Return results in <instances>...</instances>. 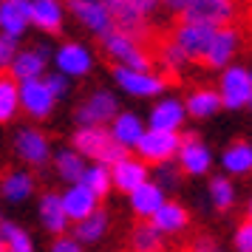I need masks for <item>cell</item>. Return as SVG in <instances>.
Listing matches in <instances>:
<instances>
[{
    "label": "cell",
    "mask_w": 252,
    "mask_h": 252,
    "mask_svg": "<svg viewBox=\"0 0 252 252\" xmlns=\"http://www.w3.org/2000/svg\"><path fill=\"white\" fill-rule=\"evenodd\" d=\"M71 145L80 150V153L91 156V159H96L99 164H114V161L127 159V156H130L127 145H122L114 133H108V130H105V125H91V127H82V130H77V133H74V139H71Z\"/></svg>",
    "instance_id": "cell-1"
},
{
    "label": "cell",
    "mask_w": 252,
    "mask_h": 252,
    "mask_svg": "<svg viewBox=\"0 0 252 252\" xmlns=\"http://www.w3.org/2000/svg\"><path fill=\"white\" fill-rule=\"evenodd\" d=\"M170 34H173V43H176L179 51L184 54V60L193 63V65H201L207 48L213 43L216 26L190 23V20H170Z\"/></svg>",
    "instance_id": "cell-2"
},
{
    "label": "cell",
    "mask_w": 252,
    "mask_h": 252,
    "mask_svg": "<svg viewBox=\"0 0 252 252\" xmlns=\"http://www.w3.org/2000/svg\"><path fill=\"white\" fill-rule=\"evenodd\" d=\"M179 150V133L176 130H159L153 127L150 133H142L136 139V153L142 164H167Z\"/></svg>",
    "instance_id": "cell-3"
},
{
    "label": "cell",
    "mask_w": 252,
    "mask_h": 252,
    "mask_svg": "<svg viewBox=\"0 0 252 252\" xmlns=\"http://www.w3.org/2000/svg\"><path fill=\"white\" fill-rule=\"evenodd\" d=\"M102 65L111 74L116 77V82L130 94H139V96H150V94H159L164 85L156 74H148V71H133V68H125V65H119L114 60H102Z\"/></svg>",
    "instance_id": "cell-4"
},
{
    "label": "cell",
    "mask_w": 252,
    "mask_h": 252,
    "mask_svg": "<svg viewBox=\"0 0 252 252\" xmlns=\"http://www.w3.org/2000/svg\"><path fill=\"white\" fill-rule=\"evenodd\" d=\"M54 94L48 91L46 82L34 80H23V88H20V105H23V111L32 119H46L51 114V108H54Z\"/></svg>",
    "instance_id": "cell-5"
},
{
    "label": "cell",
    "mask_w": 252,
    "mask_h": 252,
    "mask_svg": "<svg viewBox=\"0 0 252 252\" xmlns=\"http://www.w3.org/2000/svg\"><path fill=\"white\" fill-rule=\"evenodd\" d=\"M179 167L184 170V176H198L210 167V153L193 130L179 133Z\"/></svg>",
    "instance_id": "cell-6"
},
{
    "label": "cell",
    "mask_w": 252,
    "mask_h": 252,
    "mask_svg": "<svg viewBox=\"0 0 252 252\" xmlns=\"http://www.w3.org/2000/svg\"><path fill=\"white\" fill-rule=\"evenodd\" d=\"M125 252H170V247L161 238V229H156V224L148 221V216H139L133 221L130 241H127Z\"/></svg>",
    "instance_id": "cell-7"
},
{
    "label": "cell",
    "mask_w": 252,
    "mask_h": 252,
    "mask_svg": "<svg viewBox=\"0 0 252 252\" xmlns=\"http://www.w3.org/2000/svg\"><path fill=\"white\" fill-rule=\"evenodd\" d=\"M252 94V77L244 68H227L221 77V105L241 108L250 102Z\"/></svg>",
    "instance_id": "cell-8"
},
{
    "label": "cell",
    "mask_w": 252,
    "mask_h": 252,
    "mask_svg": "<svg viewBox=\"0 0 252 252\" xmlns=\"http://www.w3.org/2000/svg\"><path fill=\"white\" fill-rule=\"evenodd\" d=\"M63 3H65L91 32H96V34H105V32L114 29V26H111V14H108L102 0H63Z\"/></svg>",
    "instance_id": "cell-9"
},
{
    "label": "cell",
    "mask_w": 252,
    "mask_h": 252,
    "mask_svg": "<svg viewBox=\"0 0 252 252\" xmlns=\"http://www.w3.org/2000/svg\"><path fill=\"white\" fill-rule=\"evenodd\" d=\"M77 122L82 127H91V125H108L111 119L116 116V99L111 94H94L88 102L77 108Z\"/></svg>",
    "instance_id": "cell-10"
},
{
    "label": "cell",
    "mask_w": 252,
    "mask_h": 252,
    "mask_svg": "<svg viewBox=\"0 0 252 252\" xmlns=\"http://www.w3.org/2000/svg\"><path fill=\"white\" fill-rule=\"evenodd\" d=\"M29 20H32V3L29 0H0V26L6 34H23Z\"/></svg>",
    "instance_id": "cell-11"
},
{
    "label": "cell",
    "mask_w": 252,
    "mask_h": 252,
    "mask_svg": "<svg viewBox=\"0 0 252 252\" xmlns=\"http://www.w3.org/2000/svg\"><path fill=\"white\" fill-rule=\"evenodd\" d=\"M111 179H114V184L122 193H133L139 184L148 179V170H145L142 161H136L133 156H127V159H119L111 164Z\"/></svg>",
    "instance_id": "cell-12"
},
{
    "label": "cell",
    "mask_w": 252,
    "mask_h": 252,
    "mask_svg": "<svg viewBox=\"0 0 252 252\" xmlns=\"http://www.w3.org/2000/svg\"><path fill=\"white\" fill-rule=\"evenodd\" d=\"M94 207H96V195L91 193L88 184H82V182H77V187L71 193H65V198H63V210L74 221H82L88 213H94Z\"/></svg>",
    "instance_id": "cell-13"
},
{
    "label": "cell",
    "mask_w": 252,
    "mask_h": 252,
    "mask_svg": "<svg viewBox=\"0 0 252 252\" xmlns=\"http://www.w3.org/2000/svg\"><path fill=\"white\" fill-rule=\"evenodd\" d=\"M20 91H17V77L9 65H0V125H6L17 111Z\"/></svg>",
    "instance_id": "cell-14"
},
{
    "label": "cell",
    "mask_w": 252,
    "mask_h": 252,
    "mask_svg": "<svg viewBox=\"0 0 252 252\" xmlns=\"http://www.w3.org/2000/svg\"><path fill=\"white\" fill-rule=\"evenodd\" d=\"M150 221L156 224V229H161V232H179V229H184L187 224H190V213L184 210L182 204H176V201H161L159 210L150 216Z\"/></svg>",
    "instance_id": "cell-15"
},
{
    "label": "cell",
    "mask_w": 252,
    "mask_h": 252,
    "mask_svg": "<svg viewBox=\"0 0 252 252\" xmlns=\"http://www.w3.org/2000/svg\"><path fill=\"white\" fill-rule=\"evenodd\" d=\"M32 23L40 26L46 34L60 37L63 32V14H60V6L54 0H34L32 3Z\"/></svg>",
    "instance_id": "cell-16"
},
{
    "label": "cell",
    "mask_w": 252,
    "mask_h": 252,
    "mask_svg": "<svg viewBox=\"0 0 252 252\" xmlns=\"http://www.w3.org/2000/svg\"><path fill=\"white\" fill-rule=\"evenodd\" d=\"M17 150H20V156H23L29 164L40 167V164L48 159V139L43 136L40 130H23V133L17 136Z\"/></svg>",
    "instance_id": "cell-17"
},
{
    "label": "cell",
    "mask_w": 252,
    "mask_h": 252,
    "mask_svg": "<svg viewBox=\"0 0 252 252\" xmlns=\"http://www.w3.org/2000/svg\"><path fill=\"white\" fill-rule=\"evenodd\" d=\"M187 114L195 116V119H201V116H210L213 111L221 108V94L216 88H210V85H198L190 96H187Z\"/></svg>",
    "instance_id": "cell-18"
},
{
    "label": "cell",
    "mask_w": 252,
    "mask_h": 252,
    "mask_svg": "<svg viewBox=\"0 0 252 252\" xmlns=\"http://www.w3.org/2000/svg\"><path fill=\"white\" fill-rule=\"evenodd\" d=\"M224 167L229 173H252V148L247 145L244 136H235L229 142V148L224 150Z\"/></svg>",
    "instance_id": "cell-19"
},
{
    "label": "cell",
    "mask_w": 252,
    "mask_h": 252,
    "mask_svg": "<svg viewBox=\"0 0 252 252\" xmlns=\"http://www.w3.org/2000/svg\"><path fill=\"white\" fill-rule=\"evenodd\" d=\"M57 63H60V68L68 71V74H85V71L91 68V60L85 54V48H80L77 43H65V46L60 48Z\"/></svg>",
    "instance_id": "cell-20"
},
{
    "label": "cell",
    "mask_w": 252,
    "mask_h": 252,
    "mask_svg": "<svg viewBox=\"0 0 252 252\" xmlns=\"http://www.w3.org/2000/svg\"><path fill=\"white\" fill-rule=\"evenodd\" d=\"M43 65H46V60L40 57L37 51H23V54H14V60L9 63V68L17 80H34L43 74Z\"/></svg>",
    "instance_id": "cell-21"
},
{
    "label": "cell",
    "mask_w": 252,
    "mask_h": 252,
    "mask_svg": "<svg viewBox=\"0 0 252 252\" xmlns=\"http://www.w3.org/2000/svg\"><path fill=\"white\" fill-rule=\"evenodd\" d=\"M130 195H133V210H136V216H153L161 204V190L156 184H148V182H142Z\"/></svg>",
    "instance_id": "cell-22"
},
{
    "label": "cell",
    "mask_w": 252,
    "mask_h": 252,
    "mask_svg": "<svg viewBox=\"0 0 252 252\" xmlns=\"http://www.w3.org/2000/svg\"><path fill=\"white\" fill-rule=\"evenodd\" d=\"M184 122V108L179 102H161L156 105V111L150 116V125L159 130H176Z\"/></svg>",
    "instance_id": "cell-23"
},
{
    "label": "cell",
    "mask_w": 252,
    "mask_h": 252,
    "mask_svg": "<svg viewBox=\"0 0 252 252\" xmlns=\"http://www.w3.org/2000/svg\"><path fill=\"white\" fill-rule=\"evenodd\" d=\"M40 210H43V221H46V227L51 229V232H63L65 229V210H63V198H60L57 193H46L43 195V204H40Z\"/></svg>",
    "instance_id": "cell-24"
},
{
    "label": "cell",
    "mask_w": 252,
    "mask_h": 252,
    "mask_svg": "<svg viewBox=\"0 0 252 252\" xmlns=\"http://www.w3.org/2000/svg\"><path fill=\"white\" fill-rule=\"evenodd\" d=\"M0 190L6 198H26V195L32 193V179L23 176V173H14V170H0Z\"/></svg>",
    "instance_id": "cell-25"
},
{
    "label": "cell",
    "mask_w": 252,
    "mask_h": 252,
    "mask_svg": "<svg viewBox=\"0 0 252 252\" xmlns=\"http://www.w3.org/2000/svg\"><path fill=\"white\" fill-rule=\"evenodd\" d=\"M105 224H108V216H105L102 207H94V213H88V216L82 218V221H77V238L80 241H96L99 235H102Z\"/></svg>",
    "instance_id": "cell-26"
},
{
    "label": "cell",
    "mask_w": 252,
    "mask_h": 252,
    "mask_svg": "<svg viewBox=\"0 0 252 252\" xmlns=\"http://www.w3.org/2000/svg\"><path fill=\"white\" fill-rule=\"evenodd\" d=\"M114 136L122 142V145H136V139L142 136V125H139L136 116L122 114L114 119Z\"/></svg>",
    "instance_id": "cell-27"
},
{
    "label": "cell",
    "mask_w": 252,
    "mask_h": 252,
    "mask_svg": "<svg viewBox=\"0 0 252 252\" xmlns=\"http://www.w3.org/2000/svg\"><path fill=\"white\" fill-rule=\"evenodd\" d=\"M57 170L63 179H68V182H82V176H85V167H82V159L77 153H60L57 156Z\"/></svg>",
    "instance_id": "cell-28"
},
{
    "label": "cell",
    "mask_w": 252,
    "mask_h": 252,
    "mask_svg": "<svg viewBox=\"0 0 252 252\" xmlns=\"http://www.w3.org/2000/svg\"><path fill=\"white\" fill-rule=\"evenodd\" d=\"M82 184H88L91 187V193L96 195V201H102L105 195H108V187H111V176L105 167H94L82 176Z\"/></svg>",
    "instance_id": "cell-29"
},
{
    "label": "cell",
    "mask_w": 252,
    "mask_h": 252,
    "mask_svg": "<svg viewBox=\"0 0 252 252\" xmlns=\"http://www.w3.org/2000/svg\"><path fill=\"white\" fill-rule=\"evenodd\" d=\"M0 229H3L6 244H9V252H32V241L23 229L12 227V224H0Z\"/></svg>",
    "instance_id": "cell-30"
},
{
    "label": "cell",
    "mask_w": 252,
    "mask_h": 252,
    "mask_svg": "<svg viewBox=\"0 0 252 252\" xmlns=\"http://www.w3.org/2000/svg\"><path fill=\"white\" fill-rule=\"evenodd\" d=\"M210 193H213V201H216L218 210H229L232 207V184L227 179H213L210 182Z\"/></svg>",
    "instance_id": "cell-31"
},
{
    "label": "cell",
    "mask_w": 252,
    "mask_h": 252,
    "mask_svg": "<svg viewBox=\"0 0 252 252\" xmlns=\"http://www.w3.org/2000/svg\"><path fill=\"white\" fill-rule=\"evenodd\" d=\"M235 247H238V252H252V221L250 218L241 221L238 235H235Z\"/></svg>",
    "instance_id": "cell-32"
},
{
    "label": "cell",
    "mask_w": 252,
    "mask_h": 252,
    "mask_svg": "<svg viewBox=\"0 0 252 252\" xmlns=\"http://www.w3.org/2000/svg\"><path fill=\"white\" fill-rule=\"evenodd\" d=\"M187 247H190V252H221L210 235H195V238L187 241Z\"/></svg>",
    "instance_id": "cell-33"
},
{
    "label": "cell",
    "mask_w": 252,
    "mask_h": 252,
    "mask_svg": "<svg viewBox=\"0 0 252 252\" xmlns=\"http://www.w3.org/2000/svg\"><path fill=\"white\" fill-rule=\"evenodd\" d=\"M14 54H17V43H14L12 34L0 37V65H9L14 60Z\"/></svg>",
    "instance_id": "cell-34"
},
{
    "label": "cell",
    "mask_w": 252,
    "mask_h": 252,
    "mask_svg": "<svg viewBox=\"0 0 252 252\" xmlns=\"http://www.w3.org/2000/svg\"><path fill=\"white\" fill-rule=\"evenodd\" d=\"M51 252H80V247H77L71 238L63 235V238H57V244H54V250H51Z\"/></svg>",
    "instance_id": "cell-35"
},
{
    "label": "cell",
    "mask_w": 252,
    "mask_h": 252,
    "mask_svg": "<svg viewBox=\"0 0 252 252\" xmlns=\"http://www.w3.org/2000/svg\"><path fill=\"white\" fill-rule=\"evenodd\" d=\"M46 85H48V91L54 94V96H60V94H65V80H63V77H48V80H46Z\"/></svg>",
    "instance_id": "cell-36"
},
{
    "label": "cell",
    "mask_w": 252,
    "mask_h": 252,
    "mask_svg": "<svg viewBox=\"0 0 252 252\" xmlns=\"http://www.w3.org/2000/svg\"><path fill=\"white\" fill-rule=\"evenodd\" d=\"M244 23H252V0H244Z\"/></svg>",
    "instance_id": "cell-37"
},
{
    "label": "cell",
    "mask_w": 252,
    "mask_h": 252,
    "mask_svg": "<svg viewBox=\"0 0 252 252\" xmlns=\"http://www.w3.org/2000/svg\"><path fill=\"white\" fill-rule=\"evenodd\" d=\"M170 252H190V247H187V244H179V247H176V250H170Z\"/></svg>",
    "instance_id": "cell-38"
},
{
    "label": "cell",
    "mask_w": 252,
    "mask_h": 252,
    "mask_svg": "<svg viewBox=\"0 0 252 252\" xmlns=\"http://www.w3.org/2000/svg\"><path fill=\"white\" fill-rule=\"evenodd\" d=\"M244 26H247V29H250V34H252V23H244Z\"/></svg>",
    "instance_id": "cell-39"
},
{
    "label": "cell",
    "mask_w": 252,
    "mask_h": 252,
    "mask_svg": "<svg viewBox=\"0 0 252 252\" xmlns=\"http://www.w3.org/2000/svg\"><path fill=\"white\" fill-rule=\"evenodd\" d=\"M250 221H252V204H250Z\"/></svg>",
    "instance_id": "cell-40"
},
{
    "label": "cell",
    "mask_w": 252,
    "mask_h": 252,
    "mask_svg": "<svg viewBox=\"0 0 252 252\" xmlns=\"http://www.w3.org/2000/svg\"><path fill=\"white\" fill-rule=\"evenodd\" d=\"M250 105H252V94H250Z\"/></svg>",
    "instance_id": "cell-41"
}]
</instances>
